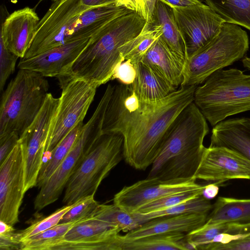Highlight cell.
Instances as JSON below:
<instances>
[{
    "label": "cell",
    "instance_id": "obj_36",
    "mask_svg": "<svg viewBox=\"0 0 250 250\" xmlns=\"http://www.w3.org/2000/svg\"><path fill=\"white\" fill-rule=\"evenodd\" d=\"M18 58L6 48L0 37V92H2L7 79L14 72Z\"/></svg>",
    "mask_w": 250,
    "mask_h": 250
},
{
    "label": "cell",
    "instance_id": "obj_29",
    "mask_svg": "<svg viewBox=\"0 0 250 250\" xmlns=\"http://www.w3.org/2000/svg\"><path fill=\"white\" fill-rule=\"evenodd\" d=\"M209 200L205 198L202 195L198 196L187 201L172 207L151 212L141 213L134 212L131 213L141 225L150 220L162 217L177 215L186 213H209L212 208Z\"/></svg>",
    "mask_w": 250,
    "mask_h": 250
},
{
    "label": "cell",
    "instance_id": "obj_9",
    "mask_svg": "<svg viewBox=\"0 0 250 250\" xmlns=\"http://www.w3.org/2000/svg\"><path fill=\"white\" fill-rule=\"evenodd\" d=\"M61 87L62 91L50 126L44 155H49L60 142L83 122L98 88L81 80L71 81Z\"/></svg>",
    "mask_w": 250,
    "mask_h": 250
},
{
    "label": "cell",
    "instance_id": "obj_20",
    "mask_svg": "<svg viewBox=\"0 0 250 250\" xmlns=\"http://www.w3.org/2000/svg\"><path fill=\"white\" fill-rule=\"evenodd\" d=\"M141 62L160 75L175 88L180 86L185 61L175 54L160 37L149 48Z\"/></svg>",
    "mask_w": 250,
    "mask_h": 250
},
{
    "label": "cell",
    "instance_id": "obj_16",
    "mask_svg": "<svg viewBox=\"0 0 250 250\" xmlns=\"http://www.w3.org/2000/svg\"><path fill=\"white\" fill-rule=\"evenodd\" d=\"M91 37L74 40L34 57L21 59L18 67L40 73L45 77L59 79L85 48Z\"/></svg>",
    "mask_w": 250,
    "mask_h": 250
},
{
    "label": "cell",
    "instance_id": "obj_41",
    "mask_svg": "<svg viewBox=\"0 0 250 250\" xmlns=\"http://www.w3.org/2000/svg\"><path fill=\"white\" fill-rule=\"evenodd\" d=\"M19 139L20 136L16 132L0 138V165L17 144Z\"/></svg>",
    "mask_w": 250,
    "mask_h": 250
},
{
    "label": "cell",
    "instance_id": "obj_12",
    "mask_svg": "<svg viewBox=\"0 0 250 250\" xmlns=\"http://www.w3.org/2000/svg\"><path fill=\"white\" fill-rule=\"evenodd\" d=\"M171 8L186 41L188 58L209 42L225 22L204 3Z\"/></svg>",
    "mask_w": 250,
    "mask_h": 250
},
{
    "label": "cell",
    "instance_id": "obj_33",
    "mask_svg": "<svg viewBox=\"0 0 250 250\" xmlns=\"http://www.w3.org/2000/svg\"><path fill=\"white\" fill-rule=\"evenodd\" d=\"M77 222L59 223L57 225L22 241V250H36L41 245L62 238Z\"/></svg>",
    "mask_w": 250,
    "mask_h": 250
},
{
    "label": "cell",
    "instance_id": "obj_18",
    "mask_svg": "<svg viewBox=\"0 0 250 250\" xmlns=\"http://www.w3.org/2000/svg\"><path fill=\"white\" fill-rule=\"evenodd\" d=\"M208 213H186L154 218L141 224L137 228L121 235L131 240L152 235L172 232L189 233L203 226Z\"/></svg>",
    "mask_w": 250,
    "mask_h": 250
},
{
    "label": "cell",
    "instance_id": "obj_2",
    "mask_svg": "<svg viewBox=\"0 0 250 250\" xmlns=\"http://www.w3.org/2000/svg\"><path fill=\"white\" fill-rule=\"evenodd\" d=\"M146 21L127 9L97 32L85 48L59 81L61 86L81 80L99 87L111 80L114 71L124 61L121 47L138 35Z\"/></svg>",
    "mask_w": 250,
    "mask_h": 250
},
{
    "label": "cell",
    "instance_id": "obj_6",
    "mask_svg": "<svg viewBox=\"0 0 250 250\" xmlns=\"http://www.w3.org/2000/svg\"><path fill=\"white\" fill-rule=\"evenodd\" d=\"M247 32L240 26L225 22L218 33L185 62L180 86L198 85L215 71L242 59L249 48Z\"/></svg>",
    "mask_w": 250,
    "mask_h": 250
},
{
    "label": "cell",
    "instance_id": "obj_4",
    "mask_svg": "<svg viewBox=\"0 0 250 250\" xmlns=\"http://www.w3.org/2000/svg\"><path fill=\"white\" fill-rule=\"evenodd\" d=\"M194 103L212 126L250 110V75L235 68L218 70L197 86Z\"/></svg>",
    "mask_w": 250,
    "mask_h": 250
},
{
    "label": "cell",
    "instance_id": "obj_28",
    "mask_svg": "<svg viewBox=\"0 0 250 250\" xmlns=\"http://www.w3.org/2000/svg\"><path fill=\"white\" fill-rule=\"evenodd\" d=\"M83 122L71 130L56 146L49 157L43 163L36 186L40 188L49 179L60 163L68 155L77 141L83 126Z\"/></svg>",
    "mask_w": 250,
    "mask_h": 250
},
{
    "label": "cell",
    "instance_id": "obj_24",
    "mask_svg": "<svg viewBox=\"0 0 250 250\" xmlns=\"http://www.w3.org/2000/svg\"><path fill=\"white\" fill-rule=\"evenodd\" d=\"M206 223H250V199L219 197L213 205Z\"/></svg>",
    "mask_w": 250,
    "mask_h": 250
},
{
    "label": "cell",
    "instance_id": "obj_3",
    "mask_svg": "<svg viewBox=\"0 0 250 250\" xmlns=\"http://www.w3.org/2000/svg\"><path fill=\"white\" fill-rule=\"evenodd\" d=\"M209 132L207 120L194 102L175 118L166 131L161 151L147 178L164 180L194 178Z\"/></svg>",
    "mask_w": 250,
    "mask_h": 250
},
{
    "label": "cell",
    "instance_id": "obj_1",
    "mask_svg": "<svg viewBox=\"0 0 250 250\" xmlns=\"http://www.w3.org/2000/svg\"><path fill=\"white\" fill-rule=\"evenodd\" d=\"M197 87L180 86L162 100L148 101L139 98L131 84L114 85L104 114L103 134L122 135L125 162L145 170L158 156L169 126L193 102Z\"/></svg>",
    "mask_w": 250,
    "mask_h": 250
},
{
    "label": "cell",
    "instance_id": "obj_26",
    "mask_svg": "<svg viewBox=\"0 0 250 250\" xmlns=\"http://www.w3.org/2000/svg\"><path fill=\"white\" fill-rule=\"evenodd\" d=\"M162 34L160 25L146 22L138 35L121 47L123 59L129 60L134 65L141 62L147 50Z\"/></svg>",
    "mask_w": 250,
    "mask_h": 250
},
{
    "label": "cell",
    "instance_id": "obj_17",
    "mask_svg": "<svg viewBox=\"0 0 250 250\" xmlns=\"http://www.w3.org/2000/svg\"><path fill=\"white\" fill-rule=\"evenodd\" d=\"M40 21L34 9L28 6L7 16L1 22L0 35L6 48L23 58L33 42Z\"/></svg>",
    "mask_w": 250,
    "mask_h": 250
},
{
    "label": "cell",
    "instance_id": "obj_5",
    "mask_svg": "<svg viewBox=\"0 0 250 250\" xmlns=\"http://www.w3.org/2000/svg\"><path fill=\"white\" fill-rule=\"evenodd\" d=\"M48 89V82L41 74L19 69L1 97L0 138L12 132L20 137L42 108Z\"/></svg>",
    "mask_w": 250,
    "mask_h": 250
},
{
    "label": "cell",
    "instance_id": "obj_37",
    "mask_svg": "<svg viewBox=\"0 0 250 250\" xmlns=\"http://www.w3.org/2000/svg\"><path fill=\"white\" fill-rule=\"evenodd\" d=\"M13 226L0 220V250H22V242Z\"/></svg>",
    "mask_w": 250,
    "mask_h": 250
},
{
    "label": "cell",
    "instance_id": "obj_45",
    "mask_svg": "<svg viewBox=\"0 0 250 250\" xmlns=\"http://www.w3.org/2000/svg\"><path fill=\"white\" fill-rule=\"evenodd\" d=\"M239 234H247L250 233V223L247 224H236Z\"/></svg>",
    "mask_w": 250,
    "mask_h": 250
},
{
    "label": "cell",
    "instance_id": "obj_15",
    "mask_svg": "<svg viewBox=\"0 0 250 250\" xmlns=\"http://www.w3.org/2000/svg\"><path fill=\"white\" fill-rule=\"evenodd\" d=\"M194 178L216 183L250 180V161L227 147L209 146L206 148Z\"/></svg>",
    "mask_w": 250,
    "mask_h": 250
},
{
    "label": "cell",
    "instance_id": "obj_46",
    "mask_svg": "<svg viewBox=\"0 0 250 250\" xmlns=\"http://www.w3.org/2000/svg\"><path fill=\"white\" fill-rule=\"evenodd\" d=\"M244 66L250 70V58L245 57L242 60Z\"/></svg>",
    "mask_w": 250,
    "mask_h": 250
},
{
    "label": "cell",
    "instance_id": "obj_48",
    "mask_svg": "<svg viewBox=\"0 0 250 250\" xmlns=\"http://www.w3.org/2000/svg\"><path fill=\"white\" fill-rule=\"evenodd\" d=\"M40 1H42V0H40ZM52 1H58V0H51Z\"/></svg>",
    "mask_w": 250,
    "mask_h": 250
},
{
    "label": "cell",
    "instance_id": "obj_38",
    "mask_svg": "<svg viewBox=\"0 0 250 250\" xmlns=\"http://www.w3.org/2000/svg\"><path fill=\"white\" fill-rule=\"evenodd\" d=\"M136 76V69L134 65L129 60H126L117 65L111 80L117 79L122 84L130 85L134 82Z\"/></svg>",
    "mask_w": 250,
    "mask_h": 250
},
{
    "label": "cell",
    "instance_id": "obj_32",
    "mask_svg": "<svg viewBox=\"0 0 250 250\" xmlns=\"http://www.w3.org/2000/svg\"><path fill=\"white\" fill-rule=\"evenodd\" d=\"M204 187L166 196L143 206L134 212L149 213L172 207L202 195Z\"/></svg>",
    "mask_w": 250,
    "mask_h": 250
},
{
    "label": "cell",
    "instance_id": "obj_25",
    "mask_svg": "<svg viewBox=\"0 0 250 250\" xmlns=\"http://www.w3.org/2000/svg\"><path fill=\"white\" fill-rule=\"evenodd\" d=\"M121 230L105 221L90 217L76 222L61 239L71 242H85L105 239Z\"/></svg>",
    "mask_w": 250,
    "mask_h": 250
},
{
    "label": "cell",
    "instance_id": "obj_21",
    "mask_svg": "<svg viewBox=\"0 0 250 250\" xmlns=\"http://www.w3.org/2000/svg\"><path fill=\"white\" fill-rule=\"evenodd\" d=\"M134 66L136 76L131 86L140 99L148 101H159L176 89L160 75L144 63L141 62Z\"/></svg>",
    "mask_w": 250,
    "mask_h": 250
},
{
    "label": "cell",
    "instance_id": "obj_19",
    "mask_svg": "<svg viewBox=\"0 0 250 250\" xmlns=\"http://www.w3.org/2000/svg\"><path fill=\"white\" fill-rule=\"evenodd\" d=\"M209 146L227 147L250 161V118H234L218 123L212 130Z\"/></svg>",
    "mask_w": 250,
    "mask_h": 250
},
{
    "label": "cell",
    "instance_id": "obj_43",
    "mask_svg": "<svg viewBox=\"0 0 250 250\" xmlns=\"http://www.w3.org/2000/svg\"><path fill=\"white\" fill-rule=\"evenodd\" d=\"M219 188L216 184H210L205 186L202 195L208 200L215 198L219 193Z\"/></svg>",
    "mask_w": 250,
    "mask_h": 250
},
{
    "label": "cell",
    "instance_id": "obj_14",
    "mask_svg": "<svg viewBox=\"0 0 250 250\" xmlns=\"http://www.w3.org/2000/svg\"><path fill=\"white\" fill-rule=\"evenodd\" d=\"M24 182L22 148L19 140L0 165V220L12 226L19 222Z\"/></svg>",
    "mask_w": 250,
    "mask_h": 250
},
{
    "label": "cell",
    "instance_id": "obj_11",
    "mask_svg": "<svg viewBox=\"0 0 250 250\" xmlns=\"http://www.w3.org/2000/svg\"><path fill=\"white\" fill-rule=\"evenodd\" d=\"M59 98L48 93L44 103L32 124L20 137L24 169L25 193L36 186L50 126L56 113Z\"/></svg>",
    "mask_w": 250,
    "mask_h": 250
},
{
    "label": "cell",
    "instance_id": "obj_34",
    "mask_svg": "<svg viewBox=\"0 0 250 250\" xmlns=\"http://www.w3.org/2000/svg\"><path fill=\"white\" fill-rule=\"evenodd\" d=\"M75 204L65 205L56 210L48 216L36 222L25 229L18 232L22 242L28 238L38 234L59 224L63 215Z\"/></svg>",
    "mask_w": 250,
    "mask_h": 250
},
{
    "label": "cell",
    "instance_id": "obj_42",
    "mask_svg": "<svg viewBox=\"0 0 250 250\" xmlns=\"http://www.w3.org/2000/svg\"><path fill=\"white\" fill-rule=\"evenodd\" d=\"M170 7H186L200 4L204 0H159Z\"/></svg>",
    "mask_w": 250,
    "mask_h": 250
},
{
    "label": "cell",
    "instance_id": "obj_13",
    "mask_svg": "<svg viewBox=\"0 0 250 250\" xmlns=\"http://www.w3.org/2000/svg\"><path fill=\"white\" fill-rule=\"evenodd\" d=\"M196 180L194 178L170 180L146 178L124 187L115 194L113 203L132 213L143 206L166 196L204 187Z\"/></svg>",
    "mask_w": 250,
    "mask_h": 250
},
{
    "label": "cell",
    "instance_id": "obj_44",
    "mask_svg": "<svg viewBox=\"0 0 250 250\" xmlns=\"http://www.w3.org/2000/svg\"><path fill=\"white\" fill-rule=\"evenodd\" d=\"M81 1L84 5L92 7L115 4V0H81Z\"/></svg>",
    "mask_w": 250,
    "mask_h": 250
},
{
    "label": "cell",
    "instance_id": "obj_10",
    "mask_svg": "<svg viewBox=\"0 0 250 250\" xmlns=\"http://www.w3.org/2000/svg\"><path fill=\"white\" fill-rule=\"evenodd\" d=\"M102 126V117L94 113L83 125L71 151L40 188L34 203L35 209L41 210L59 198L85 150L103 135Z\"/></svg>",
    "mask_w": 250,
    "mask_h": 250
},
{
    "label": "cell",
    "instance_id": "obj_40",
    "mask_svg": "<svg viewBox=\"0 0 250 250\" xmlns=\"http://www.w3.org/2000/svg\"><path fill=\"white\" fill-rule=\"evenodd\" d=\"M135 12L139 14L148 23H153L154 11L157 0H132Z\"/></svg>",
    "mask_w": 250,
    "mask_h": 250
},
{
    "label": "cell",
    "instance_id": "obj_27",
    "mask_svg": "<svg viewBox=\"0 0 250 250\" xmlns=\"http://www.w3.org/2000/svg\"><path fill=\"white\" fill-rule=\"evenodd\" d=\"M225 21L250 31V0H204Z\"/></svg>",
    "mask_w": 250,
    "mask_h": 250
},
{
    "label": "cell",
    "instance_id": "obj_39",
    "mask_svg": "<svg viewBox=\"0 0 250 250\" xmlns=\"http://www.w3.org/2000/svg\"><path fill=\"white\" fill-rule=\"evenodd\" d=\"M203 250H250V234L227 244L211 243L206 246Z\"/></svg>",
    "mask_w": 250,
    "mask_h": 250
},
{
    "label": "cell",
    "instance_id": "obj_23",
    "mask_svg": "<svg viewBox=\"0 0 250 250\" xmlns=\"http://www.w3.org/2000/svg\"><path fill=\"white\" fill-rule=\"evenodd\" d=\"M186 233L172 232L124 240L118 234L114 250H186Z\"/></svg>",
    "mask_w": 250,
    "mask_h": 250
},
{
    "label": "cell",
    "instance_id": "obj_22",
    "mask_svg": "<svg viewBox=\"0 0 250 250\" xmlns=\"http://www.w3.org/2000/svg\"><path fill=\"white\" fill-rule=\"evenodd\" d=\"M153 23L161 26L162 34L160 38L185 62L188 59L186 42L175 20L172 9L157 0L154 11Z\"/></svg>",
    "mask_w": 250,
    "mask_h": 250
},
{
    "label": "cell",
    "instance_id": "obj_7",
    "mask_svg": "<svg viewBox=\"0 0 250 250\" xmlns=\"http://www.w3.org/2000/svg\"><path fill=\"white\" fill-rule=\"evenodd\" d=\"M123 158V138L103 134L84 152L66 186L63 202L70 205L94 195L102 181Z\"/></svg>",
    "mask_w": 250,
    "mask_h": 250
},
{
    "label": "cell",
    "instance_id": "obj_30",
    "mask_svg": "<svg viewBox=\"0 0 250 250\" xmlns=\"http://www.w3.org/2000/svg\"><path fill=\"white\" fill-rule=\"evenodd\" d=\"M91 217L108 222L124 232H127L140 225L131 213L114 203L112 205L99 204Z\"/></svg>",
    "mask_w": 250,
    "mask_h": 250
},
{
    "label": "cell",
    "instance_id": "obj_35",
    "mask_svg": "<svg viewBox=\"0 0 250 250\" xmlns=\"http://www.w3.org/2000/svg\"><path fill=\"white\" fill-rule=\"evenodd\" d=\"M94 196H87L75 203L73 206L63 215L59 223L77 222L91 217L100 204L94 199Z\"/></svg>",
    "mask_w": 250,
    "mask_h": 250
},
{
    "label": "cell",
    "instance_id": "obj_8",
    "mask_svg": "<svg viewBox=\"0 0 250 250\" xmlns=\"http://www.w3.org/2000/svg\"><path fill=\"white\" fill-rule=\"evenodd\" d=\"M94 7L81 0L54 1L40 19L33 42L22 59L29 58L71 42L72 31L81 16Z\"/></svg>",
    "mask_w": 250,
    "mask_h": 250
},
{
    "label": "cell",
    "instance_id": "obj_47",
    "mask_svg": "<svg viewBox=\"0 0 250 250\" xmlns=\"http://www.w3.org/2000/svg\"><path fill=\"white\" fill-rule=\"evenodd\" d=\"M66 0H58V1L60 3H62L64 1H65Z\"/></svg>",
    "mask_w": 250,
    "mask_h": 250
},
{
    "label": "cell",
    "instance_id": "obj_31",
    "mask_svg": "<svg viewBox=\"0 0 250 250\" xmlns=\"http://www.w3.org/2000/svg\"><path fill=\"white\" fill-rule=\"evenodd\" d=\"M231 223L208 224L205 223L200 228L186 234V241L192 250H203L218 235L229 233Z\"/></svg>",
    "mask_w": 250,
    "mask_h": 250
}]
</instances>
